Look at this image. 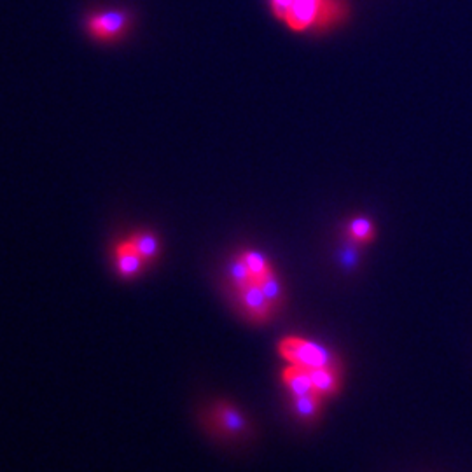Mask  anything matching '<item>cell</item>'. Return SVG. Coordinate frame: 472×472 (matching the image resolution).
I'll return each mask as SVG.
<instances>
[{"mask_svg":"<svg viewBox=\"0 0 472 472\" xmlns=\"http://www.w3.org/2000/svg\"><path fill=\"white\" fill-rule=\"evenodd\" d=\"M273 18L299 36L330 32L348 20L346 0H268Z\"/></svg>","mask_w":472,"mask_h":472,"instance_id":"6da1fadb","label":"cell"},{"mask_svg":"<svg viewBox=\"0 0 472 472\" xmlns=\"http://www.w3.org/2000/svg\"><path fill=\"white\" fill-rule=\"evenodd\" d=\"M279 354L289 364L305 370H315L336 364L332 354L326 346L297 336H287L281 339Z\"/></svg>","mask_w":472,"mask_h":472,"instance_id":"7a4b0ae2","label":"cell"},{"mask_svg":"<svg viewBox=\"0 0 472 472\" xmlns=\"http://www.w3.org/2000/svg\"><path fill=\"white\" fill-rule=\"evenodd\" d=\"M130 27V16L126 11L110 9L94 12L86 21V30L90 37L100 43H114L121 39Z\"/></svg>","mask_w":472,"mask_h":472,"instance_id":"3957f363","label":"cell"},{"mask_svg":"<svg viewBox=\"0 0 472 472\" xmlns=\"http://www.w3.org/2000/svg\"><path fill=\"white\" fill-rule=\"evenodd\" d=\"M235 294L243 315L248 317L252 322L264 324L275 313V306L257 283H247L245 287L236 289Z\"/></svg>","mask_w":472,"mask_h":472,"instance_id":"277c9868","label":"cell"},{"mask_svg":"<svg viewBox=\"0 0 472 472\" xmlns=\"http://www.w3.org/2000/svg\"><path fill=\"white\" fill-rule=\"evenodd\" d=\"M114 256H116V270L125 279L135 277L141 272L142 266L145 264V261L137 254V250L134 248L128 238L116 245Z\"/></svg>","mask_w":472,"mask_h":472,"instance_id":"5b68a950","label":"cell"},{"mask_svg":"<svg viewBox=\"0 0 472 472\" xmlns=\"http://www.w3.org/2000/svg\"><path fill=\"white\" fill-rule=\"evenodd\" d=\"M282 379L285 387L289 388V392L292 394V397L317 394V390L313 387V379L310 377V371L305 368L289 364L282 371Z\"/></svg>","mask_w":472,"mask_h":472,"instance_id":"8992f818","label":"cell"},{"mask_svg":"<svg viewBox=\"0 0 472 472\" xmlns=\"http://www.w3.org/2000/svg\"><path fill=\"white\" fill-rule=\"evenodd\" d=\"M214 419H216V424L219 425V428H223L230 435L241 434L247 428V420L241 415V411L228 403L216 404Z\"/></svg>","mask_w":472,"mask_h":472,"instance_id":"52a82bcc","label":"cell"},{"mask_svg":"<svg viewBox=\"0 0 472 472\" xmlns=\"http://www.w3.org/2000/svg\"><path fill=\"white\" fill-rule=\"evenodd\" d=\"M308 371L313 379V387H315L317 394H321L322 397H332L339 392L341 378H339V371H338L336 364L308 370Z\"/></svg>","mask_w":472,"mask_h":472,"instance_id":"ba28073f","label":"cell"},{"mask_svg":"<svg viewBox=\"0 0 472 472\" xmlns=\"http://www.w3.org/2000/svg\"><path fill=\"white\" fill-rule=\"evenodd\" d=\"M240 257L243 259L245 266L248 268L252 281L257 285L268 281L275 273V270H273L272 263L266 259V256H263L257 250H243V252H240Z\"/></svg>","mask_w":472,"mask_h":472,"instance_id":"9c48e42d","label":"cell"},{"mask_svg":"<svg viewBox=\"0 0 472 472\" xmlns=\"http://www.w3.org/2000/svg\"><path fill=\"white\" fill-rule=\"evenodd\" d=\"M346 235L350 238V241L357 245H366L377 238V228L370 217L357 216L350 219V223L346 224Z\"/></svg>","mask_w":472,"mask_h":472,"instance_id":"30bf717a","label":"cell"},{"mask_svg":"<svg viewBox=\"0 0 472 472\" xmlns=\"http://www.w3.org/2000/svg\"><path fill=\"white\" fill-rule=\"evenodd\" d=\"M322 395L319 394H310V395H299V397H292V406L294 411L299 419L303 420H312L317 417V413L321 411L322 406Z\"/></svg>","mask_w":472,"mask_h":472,"instance_id":"8fae6325","label":"cell"},{"mask_svg":"<svg viewBox=\"0 0 472 472\" xmlns=\"http://www.w3.org/2000/svg\"><path fill=\"white\" fill-rule=\"evenodd\" d=\"M145 263H151L159 254V241L152 233H135L128 238Z\"/></svg>","mask_w":472,"mask_h":472,"instance_id":"7c38bea8","label":"cell"},{"mask_svg":"<svg viewBox=\"0 0 472 472\" xmlns=\"http://www.w3.org/2000/svg\"><path fill=\"white\" fill-rule=\"evenodd\" d=\"M259 285H261V289L264 290V294L268 296V299L272 301V305L277 310L282 305L283 301L282 283L279 281V277L273 273L268 281H264V282L259 283Z\"/></svg>","mask_w":472,"mask_h":472,"instance_id":"4fadbf2b","label":"cell"}]
</instances>
